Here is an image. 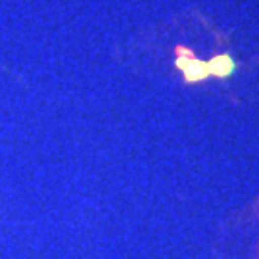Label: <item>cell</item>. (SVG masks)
Returning a JSON list of instances; mask_svg holds the SVG:
<instances>
[{
    "label": "cell",
    "mask_w": 259,
    "mask_h": 259,
    "mask_svg": "<svg viewBox=\"0 0 259 259\" xmlns=\"http://www.w3.org/2000/svg\"><path fill=\"white\" fill-rule=\"evenodd\" d=\"M207 67H209V75L211 77L229 79V77H232V75L236 73L238 64H236V60L231 54H217L207 62Z\"/></svg>",
    "instance_id": "cell-1"
},
{
    "label": "cell",
    "mask_w": 259,
    "mask_h": 259,
    "mask_svg": "<svg viewBox=\"0 0 259 259\" xmlns=\"http://www.w3.org/2000/svg\"><path fill=\"white\" fill-rule=\"evenodd\" d=\"M175 54H177L175 65H177V69H181V71H185L186 67H188V65L196 60L194 52H192L190 48H186V47H177Z\"/></svg>",
    "instance_id": "cell-3"
},
{
    "label": "cell",
    "mask_w": 259,
    "mask_h": 259,
    "mask_svg": "<svg viewBox=\"0 0 259 259\" xmlns=\"http://www.w3.org/2000/svg\"><path fill=\"white\" fill-rule=\"evenodd\" d=\"M183 77H185V83H202V81H205L207 77H211L207 62H202V60L196 58L194 62L183 71Z\"/></svg>",
    "instance_id": "cell-2"
}]
</instances>
